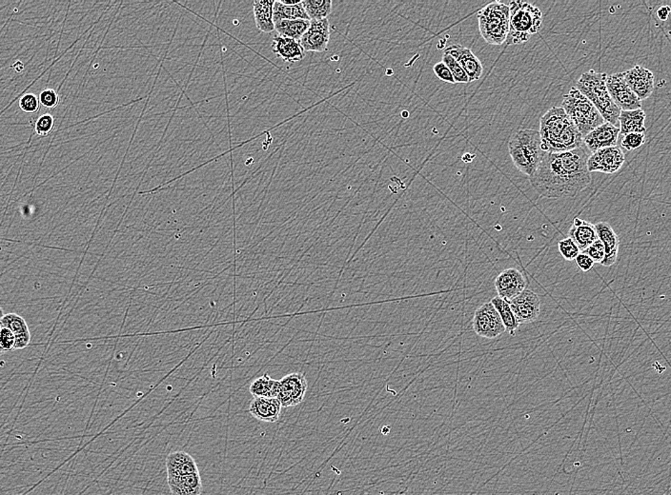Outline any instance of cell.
<instances>
[{
    "mask_svg": "<svg viewBox=\"0 0 671 495\" xmlns=\"http://www.w3.org/2000/svg\"><path fill=\"white\" fill-rule=\"evenodd\" d=\"M584 148L564 153H544L541 163L531 176V185L544 198H572L591 183Z\"/></svg>",
    "mask_w": 671,
    "mask_h": 495,
    "instance_id": "6da1fadb",
    "label": "cell"
},
{
    "mask_svg": "<svg viewBox=\"0 0 671 495\" xmlns=\"http://www.w3.org/2000/svg\"><path fill=\"white\" fill-rule=\"evenodd\" d=\"M539 133L544 153H564L584 144V136L562 107H552L542 116Z\"/></svg>",
    "mask_w": 671,
    "mask_h": 495,
    "instance_id": "7a4b0ae2",
    "label": "cell"
},
{
    "mask_svg": "<svg viewBox=\"0 0 671 495\" xmlns=\"http://www.w3.org/2000/svg\"><path fill=\"white\" fill-rule=\"evenodd\" d=\"M508 151L517 170L531 178L544 155L539 131L532 129L516 131L508 141Z\"/></svg>",
    "mask_w": 671,
    "mask_h": 495,
    "instance_id": "3957f363",
    "label": "cell"
},
{
    "mask_svg": "<svg viewBox=\"0 0 671 495\" xmlns=\"http://www.w3.org/2000/svg\"><path fill=\"white\" fill-rule=\"evenodd\" d=\"M607 75L594 70L585 73L577 82L576 88L589 98L607 122L620 128L621 109L610 97L607 86Z\"/></svg>",
    "mask_w": 671,
    "mask_h": 495,
    "instance_id": "277c9868",
    "label": "cell"
},
{
    "mask_svg": "<svg viewBox=\"0 0 671 495\" xmlns=\"http://www.w3.org/2000/svg\"><path fill=\"white\" fill-rule=\"evenodd\" d=\"M508 6L511 10V25L506 46L523 44L541 29L542 12L538 7L528 2L511 1Z\"/></svg>",
    "mask_w": 671,
    "mask_h": 495,
    "instance_id": "5b68a950",
    "label": "cell"
},
{
    "mask_svg": "<svg viewBox=\"0 0 671 495\" xmlns=\"http://www.w3.org/2000/svg\"><path fill=\"white\" fill-rule=\"evenodd\" d=\"M562 108L584 138L605 122L594 103L576 87L564 95Z\"/></svg>",
    "mask_w": 671,
    "mask_h": 495,
    "instance_id": "8992f818",
    "label": "cell"
},
{
    "mask_svg": "<svg viewBox=\"0 0 671 495\" xmlns=\"http://www.w3.org/2000/svg\"><path fill=\"white\" fill-rule=\"evenodd\" d=\"M479 30L488 44L499 46L506 42L511 25V10L503 2L494 1L478 12Z\"/></svg>",
    "mask_w": 671,
    "mask_h": 495,
    "instance_id": "52a82bcc",
    "label": "cell"
},
{
    "mask_svg": "<svg viewBox=\"0 0 671 495\" xmlns=\"http://www.w3.org/2000/svg\"><path fill=\"white\" fill-rule=\"evenodd\" d=\"M473 329L479 337L493 339L506 332L496 308L491 302L484 303L476 310Z\"/></svg>",
    "mask_w": 671,
    "mask_h": 495,
    "instance_id": "ba28073f",
    "label": "cell"
},
{
    "mask_svg": "<svg viewBox=\"0 0 671 495\" xmlns=\"http://www.w3.org/2000/svg\"><path fill=\"white\" fill-rule=\"evenodd\" d=\"M607 86L613 102L621 109V111H634L642 109V101L625 82L623 73L607 75Z\"/></svg>",
    "mask_w": 671,
    "mask_h": 495,
    "instance_id": "9c48e42d",
    "label": "cell"
},
{
    "mask_svg": "<svg viewBox=\"0 0 671 495\" xmlns=\"http://www.w3.org/2000/svg\"><path fill=\"white\" fill-rule=\"evenodd\" d=\"M307 384L304 373H290L279 380V391L277 400L284 408H290L301 404L306 393Z\"/></svg>",
    "mask_w": 671,
    "mask_h": 495,
    "instance_id": "30bf717a",
    "label": "cell"
},
{
    "mask_svg": "<svg viewBox=\"0 0 671 495\" xmlns=\"http://www.w3.org/2000/svg\"><path fill=\"white\" fill-rule=\"evenodd\" d=\"M625 161V155L619 146L601 149L589 156L587 168L590 173L598 171L612 174L619 171Z\"/></svg>",
    "mask_w": 671,
    "mask_h": 495,
    "instance_id": "8fae6325",
    "label": "cell"
},
{
    "mask_svg": "<svg viewBox=\"0 0 671 495\" xmlns=\"http://www.w3.org/2000/svg\"><path fill=\"white\" fill-rule=\"evenodd\" d=\"M508 303L520 325L536 321L541 312V299L531 290H524Z\"/></svg>",
    "mask_w": 671,
    "mask_h": 495,
    "instance_id": "7c38bea8",
    "label": "cell"
},
{
    "mask_svg": "<svg viewBox=\"0 0 671 495\" xmlns=\"http://www.w3.org/2000/svg\"><path fill=\"white\" fill-rule=\"evenodd\" d=\"M330 40L328 19L311 20L309 29L300 40L305 52L324 53L327 50Z\"/></svg>",
    "mask_w": 671,
    "mask_h": 495,
    "instance_id": "4fadbf2b",
    "label": "cell"
},
{
    "mask_svg": "<svg viewBox=\"0 0 671 495\" xmlns=\"http://www.w3.org/2000/svg\"><path fill=\"white\" fill-rule=\"evenodd\" d=\"M526 279L523 272L515 268L504 270L497 277L495 287L498 297L509 302L526 290Z\"/></svg>",
    "mask_w": 671,
    "mask_h": 495,
    "instance_id": "5bb4252c",
    "label": "cell"
},
{
    "mask_svg": "<svg viewBox=\"0 0 671 495\" xmlns=\"http://www.w3.org/2000/svg\"><path fill=\"white\" fill-rule=\"evenodd\" d=\"M625 82L641 101L647 100L654 90V75L647 68L636 65L623 72Z\"/></svg>",
    "mask_w": 671,
    "mask_h": 495,
    "instance_id": "9a60e30c",
    "label": "cell"
},
{
    "mask_svg": "<svg viewBox=\"0 0 671 495\" xmlns=\"http://www.w3.org/2000/svg\"><path fill=\"white\" fill-rule=\"evenodd\" d=\"M443 52L448 53L455 58L468 75L469 82L480 80L484 72L483 64L470 48L454 44L445 48Z\"/></svg>",
    "mask_w": 671,
    "mask_h": 495,
    "instance_id": "2e32d148",
    "label": "cell"
},
{
    "mask_svg": "<svg viewBox=\"0 0 671 495\" xmlns=\"http://www.w3.org/2000/svg\"><path fill=\"white\" fill-rule=\"evenodd\" d=\"M620 128L605 122L584 138V144L592 153L601 149L614 147L619 140Z\"/></svg>",
    "mask_w": 671,
    "mask_h": 495,
    "instance_id": "e0dca14e",
    "label": "cell"
},
{
    "mask_svg": "<svg viewBox=\"0 0 671 495\" xmlns=\"http://www.w3.org/2000/svg\"><path fill=\"white\" fill-rule=\"evenodd\" d=\"M598 239L601 240L605 247V257L603 261V266L610 267L617 262L618 252H619L620 239L616 232L607 222H599L595 224Z\"/></svg>",
    "mask_w": 671,
    "mask_h": 495,
    "instance_id": "ac0fdd59",
    "label": "cell"
},
{
    "mask_svg": "<svg viewBox=\"0 0 671 495\" xmlns=\"http://www.w3.org/2000/svg\"><path fill=\"white\" fill-rule=\"evenodd\" d=\"M282 408L277 398H254L249 405V413L259 420L275 423L279 420Z\"/></svg>",
    "mask_w": 671,
    "mask_h": 495,
    "instance_id": "d6986e66",
    "label": "cell"
},
{
    "mask_svg": "<svg viewBox=\"0 0 671 495\" xmlns=\"http://www.w3.org/2000/svg\"><path fill=\"white\" fill-rule=\"evenodd\" d=\"M166 468L167 477L190 476L199 472L195 459L183 451L169 454L166 458Z\"/></svg>",
    "mask_w": 671,
    "mask_h": 495,
    "instance_id": "ffe728a7",
    "label": "cell"
},
{
    "mask_svg": "<svg viewBox=\"0 0 671 495\" xmlns=\"http://www.w3.org/2000/svg\"><path fill=\"white\" fill-rule=\"evenodd\" d=\"M272 50L277 57L285 62H300L305 57V50L297 40L287 39L277 35L272 42Z\"/></svg>",
    "mask_w": 671,
    "mask_h": 495,
    "instance_id": "44dd1931",
    "label": "cell"
},
{
    "mask_svg": "<svg viewBox=\"0 0 671 495\" xmlns=\"http://www.w3.org/2000/svg\"><path fill=\"white\" fill-rule=\"evenodd\" d=\"M569 237L573 240L581 252H584L590 245L599 239L595 225L578 217L574 219L573 224L569 229Z\"/></svg>",
    "mask_w": 671,
    "mask_h": 495,
    "instance_id": "7402d4cb",
    "label": "cell"
},
{
    "mask_svg": "<svg viewBox=\"0 0 671 495\" xmlns=\"http://www.w3.org/2000/svg\"><path fill=\"white\" fill-rule=\"evenodd\" d=\"M167 482L172 495H201L203 492L199 472L190 476L167 477Z\"/></svg>",
    "mask_w": 671,
    "mask_h": 495,
    "instance_id": "603a6c76",
    "label": "cell"
},
{
    "mask_svg": "<svg viewBox=\"0 0 671 495\" xmlns=\"http://www.w3.org/2000/svg\"><path fill=\"white\" fill-rule=\"evenodd\" d=\"M274 0H256L253 3L255 24L259 31L272 32L275 31Z\"/></svg>",
    "mask_w": 671,
    "mask_h": 495,
    "instance_id": "cb8c5ba5",
    "label": "cell"
},
{
    "mask_svg": "<svg viewBox=\"0 0 671 495\" xmlns=\"http://www.w3.org/2000/svg\"><path fill=\"white\" fill-rule=\"evenodd\" d=\"M645 113L643 109L634 111H621L619 118L620 135L625 136L628 133H645L647 129L645 126Z\"/></svg>",
    "mask_w": 671,
    "mask_h": 495,
    "instance_id": "d4e9b609",
    "label": "cell"
},
{
    "mask_svg": "<svg viewBox=\"0 0 671 495\" xmlns=\"http://www.w3.org/2000/svg\"><path fill=\"white\" fill-rule=\"evenodd\" d=\"M311 20H279L275 22V31L279 37L300 41L310 27Z\"/></svg>",
    "mask_w": 671,
    "mask_h": 495,
    "instance_id": "484cf974",
    "label": "cell"
},
{
    "mask_svg": "<svg viewBox=\"0 0 671 495\" xmlns=\"http://www.w3.org/2000/svg\"><path fill=\"white\" fill-rule=\"evenodd\" d=\"M249 391L254 398H277L279 391V380H275L266 373L251 383Z\"/></svg>",
    "mask_w": 671,
    "mask_h": 495,
    "instance_id": "4316f807",
    "label": "cell"
},
{
    "mask_svg": "<svg viewBox=\"0 0 671 495\" xmlns=\"http://www.w3.org/2000/svg\"><path fill=\"white\" fill-rule=\"evenodd\" d=\"M491 303L496 308L497 312H499L502 321H503L504 327H506V332H508L509 335L514 337L516 330H518L520 324L517 321L515 315H514L509 303L499 297H494L491 300Z\"/></svg>",
    "mask_w": 671,
    "mask_h": 495,
    "instance_id": "83f0119b",
    "label": "cell"
},
{
    "mask_svg": "<svg viewBox=\"0 0 671 495\" xmlns=\"http://www.w3.org/2000/svg\"><path fill=\"white\" fill-rule=\"evenodd\" d=\"M304 19L310 20L309 15L305 11L304 5L302 3L295 5V6H286L281 1L275 2L274 5V21L279 20H296Z\"/></svg>",
    "mask_w": 671,
    "mask_h": 495,
    "instance_id": "f1b7e54d",
    "label": "cell"
},
{
    "mask_svg": "<svg viewBox=\"0 0 671 495\" xmlns=\"http://www.w3.org/2000/svg\"><path fill=\"white\" fill-rule=\"evenodd\" d=\"M310 20L327 19L331 15V0H304L302 1Z\"/></svg>",
    "mask_w": 671,
    "mask_h": 495,
    "instance_id": "f546056e",
    "label": "cell"
},
{
    "mask_svg": "<svg viewBox=\"0 0 671 495\" xmlns=\"http://www.w3.org/2000/svg\"><path fill=\"white\" fill-rule=\"evenodd\" d=\"M1 328L9 329L15 335L30 332L24 318L17 314L3 315L1 318Z\"/></svg>",
    "mask_w": 671,
    "mask_h": 495,
    "instance_id": "4dcf8cb0",
    "label": "cell"
},
{
    "mask_svg": "<svg viewBox=\"0 0 671 495\" xmlns=\"http://www.w3.org/2000/svg\"><path fill=\"white\" fill-rule=\"evenodd\" d=\"M443 62L445 63L450 72L452 73L454 80H455L457 83H469V78L461 65L459 64L458 62L452 57V55L448 54V53L443 52Z\"/></svg>",
    "mask_w": 671,
    "mask_h": 495,
    "instance_id": "1f68e13d",
    "label": "cell"
},
{
    "mask_svg": "<svg viewBox=\"0 0 671 495\" xmlns=\"http://www.w3.org/2000/svg\"><path fill=\"white\" fill-rule=\"evenodd\" d=\"M558 249L560 254L567 261H573L581 252L578 245L570 237L559 241Z\"/></svg>",
    "mask_w": 671,
    "mask_h": 495,
    "instance_id": "d6a6232c",
    "label": "cell"
},
{
    "mask_svg": "<svg viewBox=\"0 0 671 495\" xmlns=\"http://www.w3.org/2000/svg\"><path fill=\"white\" fill-rule=\"evenodd\" d=\"M55 120L50 113H45L40 116L35 125V131L37 136H47L54 131Z\"/></svg>",
    "mask_w": 671,
    "mask_h": 495,
    "instance_id": "836d02e7",
    "label": "cell"
},
{
    "mask_svg": "<svg viewBox=\"0 0 671 495\" xmlns=\"http://www.w3.org/2000/svg\"><path fill=\"white\" fill-rule=\"evenodd\" d=\"M645 142V133H633L623 136L622 147L627 151L636 150L642 147Z\"/></svg>",
    "mask_w": 671,
    "mask_h": 495,
    "instance_id": "e575fe53",
    "label": "cell"
},
{
    "mask_svg": "<svg viewBox=\"0 0 671 495\" xmlns=\"http://www.w3.org/2000/svg\"><path fill=\"white\" fill-rule=\"evenodd\" d=\"M582 252L587 254L595 263L602 264L605 257V247L601 240L598 239Z\"/></svg>",
    "mask_w": 671,
    "mask_h": 495,
    "instance_id": "d590c367",
    "label": "cell"
},
{
    "mask_svg": "<svg viewBox=\"0 0 671 495\" xmlns=\"http://www.w3.org/2000/svg\"><path fill=\"white\" fill-rule=\"evenodd\" d=\"M40 101L34 93H25L19 100V107L26 113H35L39 110Z\"/></svg>",
    "mask_w": 671,
    "mask_h": 495,
    "instance_id": "8d00e7d4",
    "label": "cell"
},
{
    "mask_svg": "<svg viewBox=\"0 0 671 495\" xmlns=\"http://www.w3.org/2000/svg\"><path fill=\"white\" fill-rule=\"evenodd\" d=\"M39 101L45 108L55 109L59 105V93L53 89H45L39 95Z\"/></svg>",
    "mask_w": 671,
    "mask_h": 495,
    "instance_id": "74e56055",
    "label": "cell"
},
{
    "mask_svg": "<svg viewBox=\"0 0 671 495\" xmlns=\"http://www.w3.org/2000/svg\"><path fill=\"white\" fill-rule=\"evenodd\" d=\"M0 338H1L0 345H1L2 351L12 352V351L16 350V335L11 330L6 329V328H1Z\"/></svg>",
    "mask_w": 671,
    "mask_h": 495,
    "instance_id": "f35d334b",
    "label": "cell"
},
{
    "mask_svg": "<svg viewBox=\"0 0 671 495\" xmlns=\"http://www.w3.org/2000/svg\"><path fill=\"white\" fill-rule=\"evenodd\" d=\"M433 72L435 73L436 77L439 80L449 83V84H456L452 73L450 72V70L448 69V67L443 62H438L437 64L434 65Z\"/></svg>",
    "mask_w": 671,
    "mask_h": 495,
    "instance_id": "ab89813d",
    "label": "cell"
},
{
    "mask_svg": "<svg viewBox=\"0 0 671 495\" xmlns=\"http://www.w3.org/2000/svg\"><path fill=\"white\" fill-rule=\"evenodd\" d=\"M575 262H576L578 268H579V269L584 272H589L591 271V270L594 269L595 264L594 260L590 259L587 254H585V252H580L579 256H578L576 259H575Z\"/></svg>",
    "mask_w": 671,
    "mask_h": 495,
    "instance_id": "60d3db41",
    "label": "cell"
},
{
    "mask_svg": "<svg viewBox=\"0 0 671 495\" xmlns=\"http://www.w3.org/2000/svg\"><path fill=\"white\" fill-rule=\"evenodd\" d=\"M31 340V333L27 332L16 335V350H22L29 345Z\"/></svg>",
    "mask_w": 671,
    "mask_h": 495,
    "instance_id": "b9f144b4",
    "label": "cell"
},
{
    "mask_svg": "<svg viewBox=\"0 0 671 495\" xmlns=\"http://www.w3.org/2000/svg\"><path fill=\"white\" fill-rule=\"evenodd\" d=\"M671 12V8L670 6H662L657 10V17L658 19L662 20V21H665L670 17Z\"/></svg>",
    "mask_w": 671,
    "mask_h": 495,
    "instance_id": "7bdbcfd3",
    "label": "cell"
},
{
    "mask_svg": "<svg viewBox=\"0 0 671 495\" xmlns=\"http://www.w3.org/2000/svg\"><path fill=\"white\" fill-rule=\"evenodd\" d=\"M281 2L282 3L286 5V6H295V5L302 3V1H301V0H297V1H287V0H282Z\"/></svg>",
    "mask_w": 671,
    "mask_h": 495,
    "instance_id": "ee69618b",
    "label": "cell"
}]
</instances>
